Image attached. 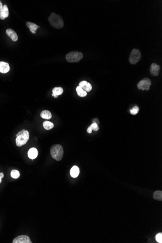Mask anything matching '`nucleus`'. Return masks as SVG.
I'll return each mask as SVG.
<instances>
[{
  "mask_svg": "<svg viewBox=\"0 0 162 243\" xmlns=\"http://www.w3.org/2000/svg\"><path fill=\"white\" fill-rule=\"evenodd\" d=\"M40 117L42 119H50L52 118V114L48 110H43L40 113Z\"/></svg>",
  "mask_w": 162,
  "mask_h": 243,
  "instance_id": "16",
  "label": "nucleus"
},
{
  "mask_svg": "<svg viewBox=\"0 0 162 243\" xmlns=\"http://www.w3.org/2000/svg\"><path fill=\"white\" fill-rule=\"evenodd\" d=\"M139 111V107L137 106H134V107H133L132 109H131L130 113L132 115H135L137 114L138 113Z\"/></svg>",
  "mask_w": 162,
  "mask_h": 243,
  "instance_id": "23",
  "label": "nucleus"
},
{
  "mask_svg": "<svg viewBox=\"0 0 162 243\" xmlns=\"http://www.w3.org/2000/svg\"><path fill=\"white\" fill-rule=\"evenodd\" d=\"M84 57L82 52L78 51H71L66 54V59L68 62L78 63Z\"/></svg>",
  "mask_w": 162,
  "mask_h": 243,
  "instance_id": "4",
  "label": "nucleus"
},
{
  "mask_svg": "<svg viewBox=\"0 0 162 243\" xmlns=\"http://www.w3.org/2000/svg\"><path fill=\"white\" fill-rule=\"evenodd\" d=\"M17 138L16 139V145L17 147H22V146L26 144L29 139V133L28 131L23 129L19 132L16 135Z\"/></svg>",
  "mask_w": 162,
  "mask_h": 243,
  "instance_id": "3",
  "label": "nucleus"
},
{
  "mask_svg": "<svg viewBox=\"0 0 162 243\" xmlns=\"http://www.w3.org/2000/svg\"><path fill=\"white\" fill-rule=\"evenodd\" d=\"M52 96H53V97H54L55 98H57L58 97V96H57L55 95H54V94H52Z\"/></svg>",
  "mask_w": 162,
  "mask_h": 243,
  "instance_id": "27",
  "label": "nucleus"
},
{
  "mask_svg": "<svg viewBox=\"0 0 162 243\" xmlns=\"http://www.w3.org/2000/svg\"><path fill=\"white\" fill-rule=\"evenodd\" d=\"M6 34L9 38H11L12 40L15 42L17 41L18 39V36H17V34L16 33V32L12 30V29H7L6 30Z\"/></svg>",
  "mask_w": 162,
  "mask_h": 243,
  "instance_id": "10",
  "label": "nucleus"
},
{
  "mask_svg": "<svg viewBox=\"0 0 162 243\" xmlns=\"http://www.w3.org/2000/svg\"><path fill=\"white\" fill-rule=\"evenodd\" d=\"M79 86L86 92H90L92 89V87L91 84L87 81H82L79 83Z\"/></svg>",
  "mask_w": 162,
  "mask_h": 243,
  "instance_id": "11",
  "label": "nucleus"
},
{
  "mask_svg": "<svg viewBox=\"0 0 162 243\" xmlns=\"http://www.w3.org/2000/svg\"><path fill=\"white\" fill-rule=\"evenodd\" d=\"M160 67L156 63H152L150 68V73L152 75L157 76L159 75Z\"/></svg>",
  "mask_w": 162,
  "mask_h": 243,
  "instance_id": "8",
  "label": "nucleus"
},
{
  "mask_svg": "<svg viewBox=\"0 0 162 243\" xmlns=\"http://www.w3.org/2000/svg\"><path fill=\"white\" fill-rule=\"evenodd\" d=\"M63 91V89L61 87H56L52 90V94L58 96L62 94Z\"/></svg>",
  "mask_w": 162,
  "mask_h": 243,
  "instance_id": "19",
  "label": "nucleus"
},
{
  "mask_svg": "<svg viewBox=\"0 0 162 243\" xmlns=\"http://www.w3.org/2000/svg\"><path fill=\"white\" fill-rule=\"evenodd\" d=\"M9 16L8 8L6 4L3 5L2 9H0V19L4 20Z\"/></svg>",
  "mask_w": 162,
  "mask_h": 243,
  "instance_id": "9",
  "label": "nucleus"
},
{
  "mask_svg": "<svg viewBox=\"0 0 162 243\" xmlns=\"http://www.w3.org/2000/svg\"><path fill=\"white\" fill-rule=\"evenodd\" d=\"M51 156L57 161H61L64 155V149L60 144L52 145L50 149Z\"/></svg>",
  "mask_w": 162,
  "mask_h": 243,
  "instance_id": "2",
  "label": "nucleus"
},
{
  "mask_svg": "<svg viewBox=\"0 0 162 243\" xmlns=\"http://www.w3.org/2000/svg\"><path fill=\"white\" fill-rule=\"evenodd\" d=\"M43 126L45 130H50L54 128V123H52V122L45 121L43 123Z\"/></svg>",
  "mask_w": 162,
  "mask_h": 243,
  "instance_id": "18",
  "label": "nucleus"
},
{
  "mask_svg": "<svg viewBox=\"0 0 162 243\" xmlns=\"http://www.w3.org/2000/svg\"><path fill=\"white\" fill-rule=\"evenodd\" d=\"M3 177H4V174H3V172L0 173V184L1 182V179L3 178Z\"/></svg>",
  "mask_w": 162,
  "mask_h": 243,
  "instance_id": "25",
  "label": "nucleus"
},
{
  "mask_svg": "<svg viewBox=\"0 0 162 243\" xmlns=\"http://www.w3.org/2000/svg\"><path fill=\"white\" fill-rule=\"evenodd\" d=\"M156 240L159 243H162V233H159L156 235Z\"/></svg>",
  "mask_w": 162,
  "mask_h": 243,
  "instance_id": "24",
  "label": "nucleus"
},
{
  "mask_svg": "<svg viewBox=\"0 0 162 243\" xmlns=\"http://www.w3.org/2000/svg\"><path fill=\"white\" fill-rule=\"evenodd\" d=\"M51 26L56 29H61L63 27L64 25V21L62 17L59 15H57L55 13H51L48 19Z\"/></svg>",
  "mask_w": 162,
  "mask_h": 243,
  "instance_id": "1",
  "label": "nucleus"
},
{
  "mask_svg": "<svg viewBox=\"0 0 162 243\" xmlns=\"http://www.w3.org/2000/svg\"><path fill=\"white\" fill-rule=\"evenodd\" d=\"M3 7V3H1V1H0V9H2Z\"/></svg>",
  "mask_w": 162,
  "mask_h": 243,
  "instance_id": "26",
  "label": "nucleus"
},
{
  "mask_svg": "<svg viewBox=\"0 0 162 243\" xmlns=\"http://www.w3.org/2000/svg\"><path fill=\"white\" fill-rule=\"evenodd\" d=\"M99 129L98 125L97 124L96 122L92 123L90 126L88 127V128L87 129V132L89 133H92V130L94 131H97Z\"/></svg>",
  "mask_w": 162,
  "mask_h": 243,
  "instance_id": "17",
  "label": "nucleus"
},
{
  "mask_svg": "<svg viewBox=\"0 0 162 243\" xmlns=\"http://www.w3.org/2000/svg\"><path fill=\"white\" fill-rule=\"evenodd\" d=\"M11 174V176L12 178H13V179H15L19 178L20 176V172H19V171L17 170H15V169L12 170L11 171V174Z\"/></svg>",
  "mask_w": 162,
  "mask_h": 243,
  "instance_id": "22",
  "label": "nucleus"
},
{
  "mask_svg": "<svg viewBox=\"0 0 162 243\" xmlns=\"http://www.w3.org/2000/svg\"><path fill=\"white\" fill-rule=\"evenodd\" d=\"M27 26L29 28L30 31L33 34L36 33V31L38 30V28H39V26H38L36 24L33 23L31 22H27Z\"/></svg>",
  "mask_w": 162,
  "mask_h": 243,
  "instance_id": "15",
  "label": "nucleus"
},
{
  "mask_svg": "<svg viewBox=\"0 0 162 243\" xmlns=\"http://www.w3.org/2000/svg\"><path fill=\"white\" fill-rule=\"evenodd\" d=\"M76 92L79 96L81 97H84L87 96V92L83 89L80 87L79 86L76 87Z\"/></svg>",
  "mask_w": 162,
  "mask_h": 243,
  "instance_id": "20",
  "label": "nucleus"
},
{
  "mask_svg": "<svg viewBox=\"0 0 162 243\" xmlns=\"http://www.w3.org/2000/svg\"><path fill=\"white\" fill-rule=\"evenodd\" d=\"M154 200H157L158 201H162V191H156L154 193L153 195Z\"/></svg>",
  "mask_w": 162,
  "mask_h": 243,
  "instance_id": "21",
  "label": "nucleus"
},
{
  "mask_svg": "<svg viewBox=\"0 0 162 243\" xmlns=\"http://www.w3.org/2000/svg\"><path fill=\"white\" fill-rule=\"evenodd\" d=\"M141 57V52L140 50L134 49L131 52L130 55L129 57V62L131 64L133 65L136 64L140 60Z\"/></svg>",
  "mask_w": 162,
  "mask_h": 243,
  "instance_id": "5",
  "label": "nucleus"
},
{
  "mask_svg": "<svg viewBox=\"0 0 162 243\" xmlns=\"http://www.w3.org/2000/svg\"><path fill=\"white\" fill-rule=\"evenodd\" d=\"M10 71V67L8 63L1 61L0 62V73H6Z\"/></svg>",
  "mask_w": 162,
  "mask_h": 243,
  "instance_id": "12",
  "label": "nucleus"
},
{
  "mask_svg": "<svg viewBox=\"0 0 162 243\" xmlns=\"http://www.w3.org/2000/svg\"><path fill=\"white\" fill-rule=\"evenodd\" d=\"M28 156L31 159H36L38 156V151L36 148H31L28 152Z\"/></svg>",
  "mask_w": 162,
  "mask_h": 243,
  "instance_id": "13",
  "label": "nucleus"
},
{
  "mask_svg": "<svg viewBox=\"0 0 162 243\" xmlns=\"http://www.w3.org/2000/svg\"><path fill=\"white\" fill-rule=\"evenodd\" d=\"M13 243H32L30 238L27 235H20L13 240Z\"/></svg>",
  "mask_w": 162,
  "mask_h": 243,
  "instance_id": "7",
  "label": "nucleus"
},
{
  "mask_svg": "<svg viewBox=\"0 0 162 243\" xmlns=\"http://www.w3.org/2000/svg\"><path fill=\"white\" fill-rule=\"evenodd\" d=\"M80 173L79 168L76 165H74L71 168L70 171V174L73 178H77Z\"/></svg>",
  "mask_w": 162,
  "mask_h": 243,
  "instance_id": "14",
  "label": "nucleus"
},
{
  "mask_svg": "<svg viewBox=\"0 0 162 243\" xmlns=\"http://www.w3.org/2000/svg\"><path fill=\"white\" fill-rule=\"evenodd\" d=\"M152 85V82L149 78H145L140 81L138 84V87L139 89L142 90H149Z\"/></svg>",
  "mask_w": 162,
  "mask_h": 243,
  "instance_id": "6",
  "label": "nucleus"
}]
</instances>
